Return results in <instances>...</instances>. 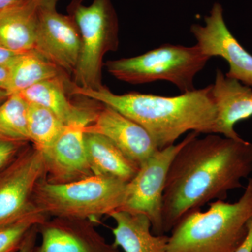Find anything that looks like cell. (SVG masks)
<instances>
[{"label":"cell","mask_w":252,"mask_h":252,"mask_svg":"<svg viewBox=\"0 0 252 252\" xmlns=\"http://www.w3.org/2000/svg\"><path fill=\"white\" fill-rule=\"evenodd\" d=\"M195 133L176 154L167 173L162 220L164 233L186 215L213 200H225L252 172V144L217 134Z\"/></svg>","instance_id":"obj_1"},{"label":"cell","mask_w":252,"mask_h":252,"mask_svg":"<svg viewBox=\"0 0 252 252\" xmlns=\"http://www.w3.org/2000/svg\"><path fill=\"white\" fill-rule=\"evenodd\" d=\"M69 92L112 107L137 123L149 132L158 149L173 145L189 131L215 134L217 109L212 85L174 97L136 92L118 94L105 86L94 90L74 83Z\"/></svg>","instance_id":"obj_2"},{"label":"cell","mask_w":252,"mask_h":252,"mask_svg":"<svg viewBox=\"0 0 252 252\" xmlns=\"http://www.w3.org/2000/svg\"><path fill=\"white\" fill-rule=\"evenodd\" d=\"M252 217V178L238 201L215 200L207 211L184 217L169 235L167 252H235L248 235Z\"/></svg>","instance_id":"obj_3"},{"label":"cell","mask_w":252,"mask_h":252,"mask_svg":"<svg viewBox=\"0 0 252 252\" xmlns=\"http://www.w3.org/2000/svg\"><path fill=\"white\" fill-rule=\"evenodd\" d=\"M127 184L98 175L69 183L53 184L44 177L36 184L32 201L49 218L79 219L97 223L102 217L122 208Z\"/></svg>","instance_id":"obj_4"},{"label":"cell","mask_w":252,"mask_h":252,"mask_svg":"<svg viewBox=\"0 0 252 252\" xmlns=\"http://www.w3.org/2000/svg\"><path fill=\"white\" fill-rule=\"evenodd\" d=\"M83 0H72L68 13L81 36V52L74 84L86 89H100L104 55L117 51L119 20L112 0H94L89 6Z\"/></svg>","instance_id":"obj_5"},{"label":"cell","mask_w":252,"mask_h":252,"mask_svg":"<svg viewBox=\"0 0 252 252\" xmlns=\"http://www.w3.org/2000/svg\"><path fill=\"white\" fill-rule=\"evenodd\" d=\"M210 59L196 44H165L135 57L107 61L105 66L118 80L130 84L166 81L185 94L195 89L194 79Z\"/></svg>","instance_id":"obj_6"},{"label":"cell","mask_w":252,"mask_h":252,"mask_svg":"<svg viewBox=\"0 0 252 252\" xmlns=\"http://www.w3.org/2000/svg\"><path fill=\"white\" fill-rule=\"evenodd\" d=\"M195 133L190 132L180 143L157 150L141 164L135 177L127 182L125 200L120 210L148 217L154 235L165 234L162 200L169 168L176 154Z\"/></svg>","instance_id":"obj_7"},{"label":"cell","mask_w":252,"mask_h":252,"mask_svg":"<svg viewBox=\"0 0 252 252\" xmlns=\"http://www.w3.org/2000/svg\"><path fill=\"white\" fill-rule=\"evenodd\" d=\"M44 175L42 154L29 144L0 170V225L35 208L32 201L33 192Z\"/></svg>","instance_id":"obj_8"},{"label":"cell","mask_w":252,"mask_h":252,"mask_svg":"<svg viewBox=\"0 0 252 252\" xmlns=\"http://www.w3.org/2000/svg\"><path fill=\"white\" fill-rule=\"evenodd\" d=\"M190 32L205 56L210 59L220 57L228 63L227 77L252 87V55L228 29L221 4L215 3L210 14L205 17V24L192 25Z\"/></svg>","instance_id":"obj_9"},{"label":"cell","mask_w":252,"mask_h":252,"mask_svg":"<svg viewBox=\"0 0 252 252\" xmlns=\"http://www.w3.org/2000/svg\"><path fill=\"white\" fill-rule=\"evenodd\" d=\"M98 109L66 124L57 140L41 153L44 177L50 183H69L94 175L88 160L84 129L94 120Z\"/></svg>","instance_id":"obj_10"},{"label":"cell","mask_w":252,"mask_h":252,"mask_svg":"<svg viewBox=\"0 0 252 252\" xmlns=\"http://www.w3.org/2000/svg\"><path fill=\"white\" fill-rule=\"evenodd\" d=\"M81 46L80 33L74 19L58 12L56 4L41 6L34 50L66 74H73Z\"/></svg>","instance_id":"obj_11"},{"label":"cell","mask_w":252,"mask_h":252,"mask_svg":"<svg viewBox=\"0 0 252 252\" xmlns=\"http://www.w3.org/2000/svg\"><path fill=\"white\" fill-rule=\"evenodd\" d=\"M95 224L87 220L50 217L38 225L41 241L35 252H119L99 234Z\"/></svg>","instance_id":"obj_12"},{"label":"cell","mask_w":252,"mask_h":252,"mask_svg":"<svg viewBox=\"0 0 252 252\" xmlns=\"http://www.w3.org/2000/svg\"><path fill=\"white\" fill-rule=\"evenodd\" d=\"M84 132L107 137L139 167L158 150L143 127L116 109L103 104Z\"/></svg>","instance_id":"obj_13"},{"label":"cell","mask_w":252,"mask_h":252,"mask_svg":"<svg viewBox=\"0 0 252 252\" xmlns=\"http://www.w3.org/2000/svg\"><path fill=\"white\" fill-rule=\"evenodd\" d=\"M212 85V95L217 109L215 134L241 140L235 130L238 122L252 117V87L228 77L218 69Z\"/></svg>","instance_id":"obj_14"},{"label":"cell","mask_w":252,"mask_h":252,"mask_svg":"<svg viewBox=\"0 0 252 252\" xmlns=\"http://www.w3.org/2000/svg\"><path fill=\"white\" fill-rule=\"evenodd\" d=\"M49 4H57V0H26L0 11V44L14 52L34 50L39 8Z\"/></svg>","instance_id":"obj_15"},{"label":"cell","mask_w":252,"mask_h":252,"mask_svg":"<svg viewBox=\"0 0 252 252\" xmlns=\"http://www.w3.org/2000/svg\"><path fill=\"white\" fill-rule=\"evenodd\" d=\"M116 223L114 245L124 252H167L168 235H154L148 217L117 210L109 215Z\"/></svg>","instance_id":"obj_16"},{"label":"cell","mask_w":252,"mask_h":252,"mask_svg":"<svg viewBox=\"0 0 252 252\" xmlns=\"http://www.w3.org/2000/svg\"><path fill=\"white\" fill-rule=\"evenodd\" d=\"M69 84L66 74H64L40 81L18 94L28 103L38 104L49 109L64 124H67L86 117L99 108L73 104L67 94Z\"/></svg>","instance_id":"obj_17"},{"label":"cell","mask_w":252,"mask_h":252,"mask_svg":"<svg viewBox=\"0 0 252 252\" xmlns=\"http://www.w3.org/2000/svg\"><path fill=\"white\" fill-rule=\"evenodd\" d=\"M85 143L93 175L129 182L138 172L140 167L104 136L85 132Z\"/></svg>","instance_id":"obj_18"},{"label":"cell","mask_w":252,"mask_h":252,"mask_svg":"<svg viewBox=\"0 0 252 252\" xmlns=\"http://www.w3.org/2000/svg\"><path fill=\"white\" fill-rule=\"evenodd\" d=\"M8 69L9 94H19L40 81L66 74L35 50L18 55Z\"/></svg>","instance_id":"obj_19"},{"label":"cell","mask_w":252,"mask_h":252,"mask_svg":"<svg viewBox=\"0 0 252 252\" xmlns=\"http://www.w3.org/2000/svg\"><path fill=\"white\" fill-rule=\"evenodd\" d=\"M66 124L54 113L38 104L28 103V128L30 142L43 153L54 143Z\"/></svg>","instance_id":"obj_20"},{"label":"cell","mask_w":252,"mask_h":252,"mask_svg":"<svg viewBox=\"0 0 252 252\" xmlns=\"http://www.w3.org/2000/svg\"><path fill=\"white\" fill-rule=\"evenodd\" d=\"M28 112V103L19 94H9L0 104V136L30 143Z\"/></svg>","instance_id":"obj_21"},{"label":"cell","mask_w":252,"mask_h":252,"mask_svg":"<svg viewBox=\"0 0 252 252\" xmlns=\"http://www.w3.org/2000/svg\"><path fill=\"white\" fill-rule=\"evenodd\" d=\"M49 218L35 207L23 216L0 225V252L19 251L31 228Z\"/></svg>","instance_id":"obj_22"},{"label":"cell","mask_w":252,"mask_h":252,"mask_svg":"<svg viewBox=\"0 0 252 252\" xmlns=\"http://www.w3.org/2000/svg\"><path fill=\"white\" fill-rule=\"evenodd\" d=\"M29 144L0 136V170L10 163Z\"/></svg>","instance_id":"obj_23"},{"label":"cell","mask_w":252,"mask_h":252,"mask_svg":"<svg viewBox=\"0 0 252 252\" xmlns=\"http://www.w3.org/2000/svg\"><path fill=\"white\" fill-rule=\"evenodd\" d=\"M38 236H39L38 225H35L28 232L18 252H35L36 248L37 246L36 241H37Z\"/></svg>","instance_id":"obj_24"},{"label":"cell","mask_w":252,"mask_h":252,"mask_svg":"<svg viewBox=\"0 0 252 252\" xmlns=\"http://www.w3.org/2000/svg\"><path fill=\"white\" fill-rule=\"evenodd\" d=\"M21 53L14 52L0 44V67L9 68Z\"/></svg>","instance_id":"obj_25"},{"label":"cell","mask_w":252,"mask_h":252,"mask_svg":"<svg viewBox=\"0 0 252 252\" xmlns=\"http://www.w3.org/2000/svg\"><path fill=\"white\" fill-rule=\"evenodd\" d=\"M248 235L235 252H252V217L248 222Z\"/></svg>","instance_id":"obj_26"},{"label":"cell","mask_w":252,"mask_h":252,"mask_svg":"<svg viewBox=\"0 0 252 252\" xmlns=\"http://www.w3.org/2000/svg\"><path fill=\"white\" fill-rule=\"evenodd\" d=\"M9 80V69L6 67H0V89L7 91Z\"/></svg>","instance_id":"obj_27"},{"label":"cell","mask_w":252,"mask_h":252,"mask_svg":"<svg viewBox=\"0 0 252 252\" xmlns=\"http://www.w3.org/2000/svg\"><path fill=\"white\" fill-rule=\"evenodd\" d=\"M25 1L26 0H0V11L14 7Z\"/></svg>","instance_id":"obj_28"},{"label":"cell","mask_w":252,"mask_h":252,"mask_svg":"<svg viewBox=\"0 0 252 252\" xmlns=\"http://www.w3.org/2000/svg\"><path fill=\"white\" fill-rule=\"evenodd\" d=\"M9 96V94H8L7 91L4 90V89H0V104H2Z\"/></svg>","instance_id":"obj_29"}]
</instances>
